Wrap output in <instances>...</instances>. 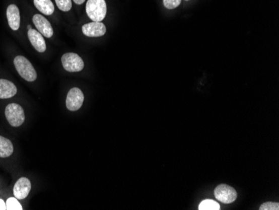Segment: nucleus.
<instances>
[{"label":"nucleus","mask_w":279,"mask_h":210,"mask_svg":"<svg viewBox=\"0 0 279 210\" xmlns=\"http://www.w3.org/2000/svg\"><path fill=\"white\" fill-rule=\"evenodd\" d=\"M14 63L20 77L27 82H35L37 78V73L29 59L22 55H18L15 57Z\"/></svg>","instance_id":"obj_1"},{"label":"nucleus","mask_w":279,"mask_h":210,"mask_svg":"<svg viewBox=\"0 0 279 210\" xmlns=\"http://www.w3.org/2000/svg\"><path fill=\"white\" fill-rule=\"evenodd\" d=\"M86 8V14L95 22H101L107 12V6L105 0H88Z\"/></svg>","instance_id":"obj_2"},{"label":"nucleus","mask_w":279,"mask_h":210,"mask_svg":"<svg viewBox=\"0 0 279 210\" xmlns=\"http://www.w3.org/2000/svg\"><path fill=\"white\" fill-rule=\"evenodd\" d=\"M5 116L9 123L15 127L21 126L25 120L24 109L22 108V106L16 103H11L6 106Z\"/></svg>","instance_id":"obj_3"},{"label":"nucleus","mask_w":279,"mask_h":210,"mask_svg":"<svg viewBox=\"0 0 279 210\" xmlns=\"http://www.w3.org/2000/svg\"><path fill=\"white\" fill-rule=\"evenodd\" d=\"M62 64L64 69L69 72H81L85 64L83 59L76 53H66L61 58Z\"/></svg>","instance_id":"obj_4"},{"label":"nucleus","mask_w":279,"mask_h":210,"mask_svg":"<svg viewBox=\"0 0 279 210\" xmlns=\"http://www.w3.org/2000/svg\"><path fill=\"white\" fill-rule=\"evenodd\" d=\"M214 195L218 200L225 204L233 203L238 198L237 191L233 187L227 184L218 185L214 190Z\"/></svg>","instance_id":"obj_5"},{"label":"nucleus","mask_w":279,"mask_h":210,"mask_svg":"<svg viewBox=\"0 0 279 210\" xmlns=\"http://www.w3.org/2000/svg\"><path fill=\"white\" fill-rule=\"evenodd\" d=\"M84 94L81 89L74 87L69 90L66 97V106L69 111H78L84 102Z\"/></svg>","instance_id":"obj_6"},{"label":"nucleus","mask_w":279,"mask_h":210,"mask_svg":"<svg viewBox=\"0 0 279 210\" xmlns=\"http://www.w3.org/2000/svg\"><path fill=\"white\" fill-rule=\"evenodd\" d=\"M33 22L35 24L37 30L44 37L51 38L54 35V30L49 20L40 15H35L33 17Z\"/></svg>","instance_id":"obj_7"},{"label":"nucleus","mask_w":279,"mask_h":210,"mask_svg":"<svg viewBox=\"0 0 279 210\" xmlns=\"http://www.w3.org/2000/svg\"><path fill=\"white\" fill-rule=\"evenodd\" d=\"M82 32L88 37H101L106 32V27L103 23L93 21L83 25Z\"/></svg>","instance_id":"obj_8"},{"label":"nucleus","mask_w":279,"mask_h":210,"mask_svg":"<svg viewBox=\"0 0 279 210\" xmlns=\"http://www.w3.org/2000/svg\"><path fill=\"white\" fill-rule=\"evenodd\" d=\"M31 190V183L27 178H20L14 187V194L17 199L27 198Z\"/></svg>","instance_id":"obj_9"},{"label":"nucleus","mask_w":279,"mask_h":210,"mask_svg":"<svg viewBox=\"0 0 279 210\" xmlns=\"http://www.w3.org/2000/svg\"><path fill=\"white\" fill-rule=\"evenodd\" d=\"M28 37H29L31 45L34 46L37 51L43 53L46 50V44L44 41V37L38 30H34V29L29 30Z\"/></svg>","instance_id":"obj_10"},{"label":"nucleus","mask_w":279,"mask_h":210,"mask_svg":"<svg viewBox=\"0 0 279 210\" xmlns=\"http://www.w3.org/2000/svg\"><path fill=\"white\" fill-rule=\"evenodd\" d=\"M8 21L10 28L13 30H18L20 26V14L19 8L15 5H10L8 7L7 11Z\"/></svg>","instance_id":"obj_11"},{"label":"nucleus","mask_w":279,"mask_h":210,"mask_svg":"<svg viewBox=\"0 0 279 210\" xmlns=\"http://www.w3.org/2000/svg\"><path fill=\"white\" fill-rule=\"evenodd\" d=\"M17 88L13 82L7 80L0 79V99H8L15 97Z\"/></svg>","instance_id":"obj_12"},{"label":"nucleus","mask_w":279,"mask_h":210,"mask_svg":"<svg viewBox=\"0 0 279 210\" xmlns=\"http://www.w3.org/2000/svg\"><path fill=\"white\" fill-rule=\"evenodd\" d=\"M35 7L42 14L51 15L54 12V4L51 0H34Z\"/></svg>","instance_id":"obj_13"},{"label":"nucleus","mask_w":279,"mask_h":210,"mask_svg":"<svg viewBox=\"0 0 279 210\" xmlns=\"http://www.w3.org/2000/svg\"><path fill=\"white\" fill-rule=\"evenodd\" d=\"M14 153V146L9 139L0 136V158H8Z\"/></svg>","instance_id":"obj_14"},{"label":"nucleus","mask_w":279,"mask_h":210,"mask_svg":"<svg viewBox=\"0 0 279 210\" xmlns=\"http://www.w3.org/2000/svg\"><path fill=\"white\" fill-rule=\"evenodd\" d=\"M199 210H219L220 205L213 199H205L199 204Z\"/></svg>","instance_id":"obj_15"},{"label":"nucleus","mask_w":279,"mask_h":210,"mask_svg":"<svg viewBox=\"0 0 279 210\" xmlns=\"http://www.w3.org/2000/svg\"><path fill=\"white\" fill-rule=\"evenodd\" d=\"M8 210H22V205L16 198H10L6 202Z\"/></svg>","instance_id":"obj_16"},{"label":"nucleus","mask_w":279,"mask_h":210,"mask_svg":"<svg viewBox=\"0 0 279 210\" xmlns=\"http://www.w3.org/2000/svg\"><path fill=\"white\" fill-rule=\"evenodd\" d=\"M55 3L59 10L64 12H68L72 8L71 0H55Z\"/></svg>","instance_id":"obj_17"},{"label":"nucleus","mask_w":279,"mask_h":210,"mask_svg":"<svg viewBox=\"0 0 279 210\" xmlns=\"http://www.w3.org/2000/svg\"><path fill=\"white\" fill-rule=\"evenodd\" d=\"M181 0H163L165 7L168 10H174L181 5Z\"/></svg>","instance_id":"obj_18"},{"label":"nucleus","mask_w":279,"mask_h":210,"mask_svg":"<svg viewBox=\"0 0 279 210\" xmlns=\"http://www.w3.org/2000/svg\"><path fill=\"white\" fill-rule=\"evenodd\" d=\"M260 210H278L279 203L273 202H266L260 206Z\"/></svg>","instance_id":"obj_19"},{"label":"nucleus","mask_w":279,"mask_h":210,"mask_svg":"<svg viewBox=\"0 0 279 210\" xmlns=\"http://www.w3.org/2000/svg\"><path fill=\"white\" fill-rule=\"evenodd\" d=\"M7 209V206H6V203L5 201L0 198V210H6Z\"/></svg>","instance_id":"obj_20"},{"label":"nucleus","mask_w":279,"mask_h":210,"mask_svg":"<svg viewBox=\"0 0 279 210\" xmlns=\"http://www.w3.org/2000/svg\"><path fill=\"white\" fill-rule=\"evenodd\" d=\"M73 1L76 3V5H82L86 0H73Z\"/></svg>","instance_id":"obj_21"},{"label":"nucleus","mask_w":279,"mask_h":210,"mask_svg":"<svg viewBox=\"0 0 279 210\" xmlns=\"http://www.w3.org/2000/svg\"><path fill=\"white\" fill-rule=\"evenodd\" d=\"M32 29V27H31V25H28V30H30Z\"/></svg>","instance_id":"obj_22"},{"label":"nucleus","mask_w":279,"mask_h":210,"mask_svg":"<svg viewBox=\"0 0 279 210\" xmlns=\"http://www.w3.org/2000/svg\"><path fill=\"white\" fill-rule=\"evenodd\" d=\"M186 1H188V0H186Z\"/></svg>","instance_id":"obj_23"}]
</instances>
